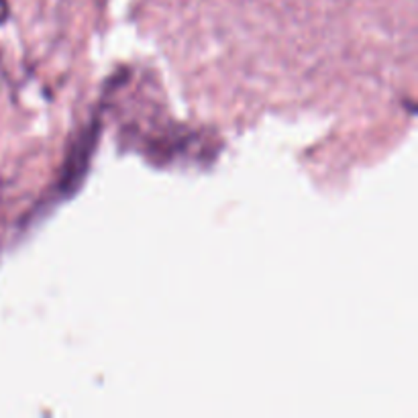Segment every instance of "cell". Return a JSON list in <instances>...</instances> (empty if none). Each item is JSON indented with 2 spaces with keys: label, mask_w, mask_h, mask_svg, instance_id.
<instances>
[{
  "label": "cell",
  "mask_w": 418,
  "mask_h": 418,
  "mask_svg": "<svg viewBox=\"0 0 418 418\" xmlns=\"http://www.w3.org/2000/svg\"><path fill=\"white\" fill-rule=\"evenodd\" d=\"M100 137V120H92L88 127L80 133V137L74 141L72 150L67 153V159L61 168V178L58 182V192L61 196H72L82 179L86 178L90 168L92 151Z\"/></svg>",
  "instance_id": "cell-1"
},
{
  "label": "cell",
  "mask_w": 418,
  "mask_h": 418,
  "mask_svg": "<svg viewBox=\"0 0 418 418\" xmlns=\"http://www.w3.org/2000/svg\"><path fill=\"white\" fill-rule=\"evenodd\" d=\"M8 17V2L6 0H0V23H4Z\"/></svg>",
  "instance_id": "cell-2"
}]
</instances>
